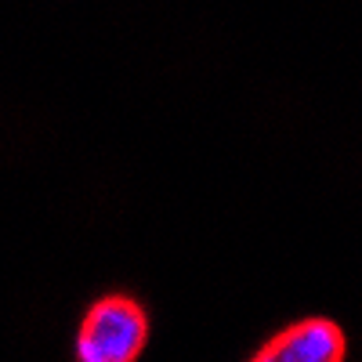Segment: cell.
Wrapping results in <instances>:
<instances>
[{"instance_id": "6da1fadb", "label": "cell", "mask_w": 362, "mask_h": 362, "mask_svg": "<svg viewBox=\"0 0 362 362\" xmlns=\"http://www.w3.org/2000/svg\"><path fill=\"white\" fill-rule=\"evenodd\" d=\"M148 341V315L127 293L98 297L76 334V362H138Z\"/></svg>"}, {"instance_id": "7a4b0ae2", "label": "cell", "mask_w": 362, "mask_h": 362, "mask_svg": "<svg viewBox=\"0 0 362 362\" xmlns=\"http://www.w3.org/2000/svg\"><path fill=\"white\" fill-rule=\"evenodd\" d=\"M344 329L334 319H300L272 337L250 362H344Z\"/></svg>"}]
</instances>
